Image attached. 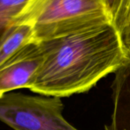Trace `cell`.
Wrapping results in <instances>:
<instances>
[{
  "mask_svg": "<svg viewBox=\"0 0 130 130\" xmlns=\"http://www.w3.org/2000/svg\"><path fill=\"white\" fill-rule=\"evenodd\" d=\"M37 42L43 61L28 89L46 96L65 98L89 91L115 72L128 53L113 24Z\"/></svg>",
  "mask_w": 130,
  "mask_h": 130,
  "instance_id": "1",
  "label": "cell"
},
{
  "mask_svg": "<svg viewBox=\"0 0 130 130\" xmlns=\"http://www.w3.org/2000/svg\"><path fill=\"white\" fill-rule=\"evenodd\" d=\"M32 27L41 41L113 24L104 0H30L11 24Z\"/></svg>",
  "mask_w": 130,
  "mask_h": 130,
  "instance_id": "2",
  "label": "cell"
},
{
  "mask_svg": "<svg viewBox=\"0 0 130 130\" xmlns=\"http://www.w3.org/2000/svg\"><path fill=\"white\" fill-rule=\"evenodd\" d=\"M61 98L8 92L0 96V121L14 130H78L62 116Z\"/></svg>",
  "mask_w": 130,
  "mask_h": 130,
  "instance_id": "3",
  "label": "cell"
},
{
  "mask_svg": "<svg viewBox=\"0 0 130 130\" xmlns=\"http://www.w3.org/2000/svg\"><path fill=\"white\" fill-rule=\"evenodd\" d=\"M43 61L37 41L21 48L0 66V96L17 89H28Z\"/></svg>",
  "mask_w": 130,
  "mask_h": 130,
  "instance_id": "4",
  "label": "cell"
},
{
  "mask_svg": "<svg viewBox=\"0 0 130 130\" xmlns=\"http://www.w3.org/2000/svg\"><path fill=\"white\" fill-rule=\"evenodd\" d=\"M113 85L114 109L106 130H130V52L114 72Z\"/></svg>",
  "mask_w": 130,
  "mask_h": 130,
  "instance_id": "5",
  "label": "cell"
},
{
  "mask_svg": "<svg viewBox=\"0 0 130 130\" xmlns=\"http://www.w3.org/2000/svg\"><path fill=\"white\" fill-rule=\"evenodd\" d=\"M34 40L31 26L26 24L9 26L0 36V66L21 48Z\"/></svg>",
  "mask_w": 130,
  "mask_h": 130,
  "instance_id": "6",
  "label": "cell"
},
{
  "mask_svg": "<svg viewBox=\"0 0 130 130\" xmlns=\"http://www.w3.org/2000/svg\"><path fill=\"white\" fill-rule=\"evenodd\" d=\"M30 0H0V36Z\"/></svg>",
  "mask_w": 130,
  "mask_h": 130,
  "instance_id": "7",
  "label": "cell"
},
{
  "mask_svg": "<svg viewBox=\"0 0 130 130\" xmlns=\"http://www.w3.org/2000/svg\"><path fill=\"white\" fill-rule=\"evenodd\" d=\"M130 23V0H119L118 7L113 19V24L121 33Z\"/></svg>",
  "mask_w": 130,
  "mask_h": 130,
  "instance_id": "8",
  "label": "cell"
},
{
  "mask_svg": "<svg viewBox=\"0 0 130 130\" xmlns=\"http://www.w3.org/2000/svg\"><path fill=\"white\" fill-rule=\"evenodd\" d=\"M120 35L124 47L127 52H130V23L123 28Z\"/></svg>",
  "mask_w": 130,
  "mask_h": 130,
  "instance_id": "9",
  "label": "cell"
},
{
  "mask_svg": "<svg viewBox=\"0 0 130 130\" xmlns=\"http://www.w3.org/2000/svg\"><path fill=\"white\" fill-rule=\"evenodd\" d=\"M110 14H111L113 19L114 17V14L117 11L118 4H119V0H104Z\"/></svg>",
  "mask_w": 130,
  "mask_h": 130,
  "instance_id": "10",
  "label": "cell"
}]
</instances>
